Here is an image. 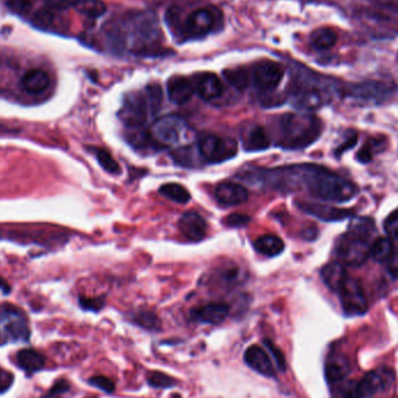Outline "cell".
<instances>
[{"label":"cell","mask_w":398,"mask_h":398,"mask_svg":"<svg viewBox=\"0 0 398 398\" xmlns=\"http://www.w3.org/2000/svg\"><path fill=\"white\" fill-rule=\"evenodd\" d=\"M285 192L305 190L322 201L344 203L358 194V187L337 172L316 165H297L283 167Z\"/></svg>","instance_id":"1"},{"label":"cell","mask_w":398,"mask_h":398,"mask_svg":"<svg viewBox=\"0 0 398 398\" xmlns=\"http://www.w3.org/2000/svg\"><path fill=\"white\" fill-rule=\"evenodd\" d=\"M106 35L115 49H124L131 42L132 51L141 55L154 54L153 48L158 47L162 39L158 19L151 13H139L115 22L108 27Z\"/></svg>","instance_id":"2"},{"label":"cell","mask_w":398,"mask_h":398,"mask_svg":"<svg viewBox=\"0 0 398 398\" xmlns=\"http://www.w3.org/2000/svg\"><path fill=\"white\" fill-rule=\"evenodd\" d=\"M323 128V122L316 115L285 113L275 122L274 140L283 149H304L320 139Z\"/></svg>","instance_id":"3"},{"label":"cell","mask_w":398,"mask_h":398,"mask_svg":"<svg viewBox=\"0 0 398 398\" xmlns=\"http://www.w3.org/2000/svg\"><path fill=\"white\" fill-rule=\"evenodd\" d=\"M375 232L374 222L370 218H358L351 222L348 233L338 241V258L341 265L359 267L370 256V235Z\"/></svg>","instance_id":"4"},{"label":"cell","mask_w":398,"mask_h":398,"mask_svg":"<svg viewBox=\"0 0 398 398\" xmlns=\"http://www.w3.org/2000/svg\"><path fill=\"white\" fill-rule=\"evenodd\" d=\"M163 101V92L158 84H151L144 90L128 94L125 98L119 118L131 128L146 125L151 115L158 113Z\"/></svg>","instance_id":"5"},{"label":"cell","mask_w":398,"mask_h":398,"mask_svg":"<svg viewBox=\"0 0 398 398\" xmlns=\"http://www.w3.org/2000/svg\"><path fill=\"white\" fill-rule=\"evenodd\" d=\"M331 99L330 85L325 79L305 69H299L291 86V101L295 108L313 111Z\"/></svg>","instance_id":"6"},{"label":"cell","mask_w":398,"mask_h":398,"mask_svg":"<svg viewBox=\"0 0 398 398\" xmlns=\"http://www.w3.org/2000/svg\"><path fill=\"white\" fill-rule=\"evenodd\" d=\"M223 20V13L215 6L198 8L184 20L182 34L188 39L203 38L222 27Z\"/></svg>","instance_id":"7"},{"label":"cell","mask_w":398,"mask_h":398,"mask_svg":"<svg viewBox=\"0 0 398 398\" xmlns=\"http://www.w3.org/2000/svg\"><path fill=\"white\" fill-rule=\"evenodd\" d=\"M188 125L183 118L179 115H165L153 122L148 134L151 142L160 147H172L180 144L185 132Z\"/></svg>","instance_id":"8"},{"label":"cell","mask_w":398,"mask_h":398,"mask_svg":"<svg viewBox=\"0 0 398 398\" xmlns=\"http://www.w3.org/2000/svg\"><path fill=\"white\" fill-rule=\"evenodd\" d=\"M198 153L201 160L208 163H223L238 154L237 141L210 134L201 138L198 144Z\"/></svg>","instance_id":"9"},{"label":"cell","mask_w":398,"mask_h":398,"mask_svg":"<svg viewBox=\"0 0 398 398\" xmlns=\"http://www.w3.org/2000/svg\"><path fill=\"white\" fill-rule=\"evenodd\" d=\"M0 338L4 341H26L29 338L26 317L11 305H0Z\"/></svg>","instance_id":"10"},{"label":"cell","mask_w":398,"mask_h":398,"mask_svg":"<svg viewBox=\"0 0 398 398\" xmlns=\"http://www.w3.org/2000/svg\"><path fill=\"white\" fill-rule=\"evenodd\" d=\"M341 306L348 317L363 316L368 310L366 295L359 281L347 276L338 288Z\"/></svg>","instance_id":"11"},{"label":"cell","mask_w":398,"mask_h":398,"mask_svg":"<svg viewBox=\"0 0 398 398\" xmlns=\"http://www.w3.org/2000/svg\"><path fill=\"white\" fill-rule=\"evenodd\" d=\"M283 76V67L280 63L268 61V60L256 63L251 72L254 85L265 94L273 92L277 86L280 85Z\"/></svg>","instance_id":"12"},{"label":"cell","mask_w":398,"mask_h":398,"mask_svg":"<svg viewBox=\"0 0 398 398\" xmlns=\"http://www.w3.org/2000/svg\"><path fill=\"white\" fill-rule=\"evenodd\" d=\"M394 91V86L387 83L368 81V82L358 83L349 85L346 90V94L351 99L379 104L385 101Z\"/></svg>","instance_id":"13"},{"label":"cell","mask_w":398,"mask_h":398,"mask_svg":"<svg viewBox=\"0 0 398 398\" xmlns=\"http://www.w3.org/2000/svg\"><path fill=\"white\" fill-rule=\"evenodd\" d=\"M394 381V372L388 368L370 372L359 382H356V398H372L377 392L390 387Z\"/></svg>","instance_id":"14"},{"label":"cell","mask_w":398,"mask_h":398,"mask_svg":"<svg viewBox=\"0 0 398 398\" xmlns=\"http://www.w3.org/2000/svg\"><path fill=\"white\" fill-rule=\"evenodd\" d=\"M296 206L306 215L316 217L323 222H340L351 215V211L349 210L333 208V206L313 203V201H296Z\"/></svg>","instance_id":"15"},{"label":"cell","mask_w":398,"mask_h":398,"mask_svg":"<svg viewBox=\"0 0 398 398\" xmlns=\"http://www.w3.org/2000/svg\"><path fill=\"white\" fill-rule=\"evenodd\" d=\"M194 91L206 101H215L224 94V85L218 76L212 72H201L194 76Z\"/></svg>","instance_id":"16"},{"label":"cell","mask_w":398,"mask_h":398,"mask_svg":"<svg viewBox=\"0 0 398 398\" xmlns=\"http://www.w3.org/2000/svg\"><path fill=\"white\" fill-rule=\"evenodd\" d=\"M244 360L251 370L258 372L261 375L268 377H274L276 375V370L268 353L258 345H251L246 349Z\"/></svg>","instance_id":"17"},{"label":"cell","mask_w":398,"mask_h":398,"mask_svg":"<svg viewBox=\"0 0 398 398\" xmlns=\"http://www.w3.org/2000/svg\"><path fill=\"white\" fill-rule=\"evenodd\" d=\"M181 233L190 241H201L208 233V223L197 212H187L179 222Z\"/></svg>","instance_id":"18"},{"label":"cell","mask_w":398,"mask_h":398,"mask_svg":"<svg viewBox=\"0 0 398 398\" xmlns=\"http://www.w3.org/2000/svg\"><path fill=\"white\" fill-rule=\"evenodd\" d=\"M215 196L217 201L225 206H234L247 201L249 194L244 185L235 182H222L215 188Z\"/></svg>","instance_id":"19"},{"label":"cell","mask_w":398,"mask_h":398,"mask_svg":"<svg viewBox=\"0 0 398 398\" xmlns=\"http://www.w3.org/2000/svg\"><path fill=\"white\" fill-rule=\"evenodd\" d=\"M191 315L199 323L219 325L230 315V306L225 303H210L194 308Z\"/></svg>","instance_id":"20"},{"label":"cell","mask_w":398,"mask_h":398,"mask_svg":"<svg viewBox=\"0 0 398 398\" xmlns=\"http://www.w3.org/2000/svg\"><path fill=\"white\" fill-rule=\"evenodd\" d=\"M349 374H351V363L344 354L335 353L327 359L325 375L327 382L331 385L342 383Z\"/></svg>","instance_id":"21"},{"label":"cell","mask_w":398,"mask_h":398,"mask_svg":"<svg viewBox=\"0 0 398 398\" xmlns=\"http://www.w3.org/2000/svg\"><path fill=\"white\" fill-rule=\"evenodd\" d=\"M167 92L174 104H185L190 101L194 92V84L183 76H174L167 83Z\"/></svg>","instance_id":"22"},{"label":"cell","mask_w":398,"mask_h":398,"mask_svg":"<svg viewBox=\"0 0 398 398\" xmlns=\"http://www.w3.org/2000/svg\"><path fill=\"white\" fill-rule=\"evenodd\" d=\"M242 144L244 151L256 153V151H267L270 147L272 141L263 127L260 125H253L242 134Z\"/></svg>","instance_id":"23"},{"label":"cell","mask_w":398,"mask_h":398,"mask_svg":"<svg viewBox=\"0 0 398 398\" xmlns=\"http://www.w3.org/2000/svg\"><path fill=\"white\" fill-rule=\"evenodd\" d=\"M51 85V77L41 69H32L22 78V88L29 94H40Z\"/></svg>","instance_id":"24"},{"label":"cell","mask_w":398,"mask_h":398,"mask_svg":"<svg viewBox=\"0 0 398 398\" xmlns=\"http://www.w3.org/2000/svg\"><path fill=\"white\" fill-rule=\"evenodd\" d=\"M17 365L26 373H36L46 365L44 356L33 348H24L17 354Z\"/></svg>","instance_id":"25"},{"label":"cell","mask_w":398,"mask_h":398,"mask_svg":"<svg viewBox=\"0 0 398 398\" xmlns=\"http://www.w3.org/2000/svg\"><path fill=\"white\" fill-rule=\"evenodd\" d=\"M255 251L265 256H276L284 251V242L280 237L274 234H265L258 238L254 242Z\"/></svg>","instance_id":"26"},{"label":"cell","mask_w":398,"mask_h":398,"mask_svg":"<svg viewBox=\"0 0 398 398\" xmlns=\"http://www.w3.org/2000/svg\"><path fill=\"white\" fill-rule=\"evenodd\" d=\"M322 279L324 283L330 288L331 290L337 292L338 288L340 287L342 281L348 276L347 272L340 262H332L325 265L322 270Z\"/></svg>","instance_id":"27"},{"label":"cell","mask_w":398,"mask_h":398,"mask_svg":"<svg viewBox=\"0 0 398 398\" xmlns=\"http://www.w3.org/2000/svg\"><path fill=\"white\" fill-rule=\"evenodd\" d=\"M337 33L330 27H322L315 31L310 36V42L317 51H327L337 43Z\"/></svg>","instance_id":"28"},{"label":"cell","mask_w":398,"mask_h":398,"mask_svg":"<svg viewBox=\"0 0 398 398\" xmlns=\"http://www.w3.org/2000/svg\"><path fill=\"white\" fill-rule=\"evenodd\" d=\"M394 253V244L389 238H377L370 247V256L376 262L389 261Z\"/></svg>","instance_id":"29"},{"label":"cell","mask_w":398,"mask_h":398,"mask_svg":"<svg viewBox=\"0 0 398 398\" xmlns=\"http://www.w3.org/2000/svg\"><path fill=\"white\" fill-rule=\"evenodd\" d=\"M158 192L163 196V197L168 198L170 201L179 203V204H187L188 201H190V194L189 191L177 183H167L163 184L162 187L158 189Z\"/></svg>","instance_id":"30"},{"label":"cell","mask_w":398,"mask_h":398,"mask_svg":"<svg viewBox=\"0 0 398 398\" xmlns=\"http://www.w3.org/2000/svg\"><path fill=\"white\" fill-rule=\"evenodd\" d=\"M77 6L79 13L89 19H98L106 12V5L101 0H81Z\"/></svg>","instance_id":"31"},{"label":"cell","mask_w":398,"mask_h":398,"mask_svg":"<svg viewBox=\"0 0 398 398\" xmlns=\"http://www.w3.org/2000/svg\"><path fill=\"white\" fill-rule=\"evenodd\" d=\"M224 75L230 82L231 85H233L239 90L247 89L249 81H251V74L246 69L238 68L233 69V70H227Z\"/></svg>","instance_id":"32"},{"label":"cell","mask_w":398,"mask_h":398,"mask_svg":"<svg viewBox=\"0 0 398 398\" xmlns=\"http://www.w3.org/2000/svg\"><path fill=\"white\" fill-rule=\"evenodd\" d=\"M94 151L101 168L110 174H120V167H119L118 162L112 158V155L108 151L101 149V148H94Z\"/></svg>","instance_id":"33"},{"label":"cell","mask_w":398,"mask_h":398,"mask_svg":"<svg viewBox=\"0 0 398 398\" xmlns=\"http://www.w3.org/2000/svg\"><path fill=\"white\" fill-rule=\"evenodd\" d=\"M134 323L147 330H158L160 327V320L154 313L141 311L134 317Z\"/></svg>","instance_id":"34"},{"label":"cell","mask_w":398,"mask_h":398,"mask_svg":"<svg viewBox=\"0 0 398 398\" xmlns=\"http://www.w3.org/2000/svg\"><path fill=\"white\" fill-rule=\"evenodd\" d=\"M147 382L151 387L160 388V389L174 387L176 384L175 379H172L167 374L160 373V372H151L148 374Z\"/></svg>","instance_id":"35"},{"label":"cell","mask_w":398,"mask_h":398,"mask_svg":"<svg viewBox=\"0 0 398 398\" xmlns=\"http://www.w3.org/2000/svg\"><path fill=\"white\" fill-rule=\"evenodd\" d=\"M265 347L270 349L272 356H273L274 361L276 363L277 368L280 372H285L287 370V360L284 356L283 351H281L280 348L277 347L276 345L274 344L273 341L270 339H265L263 341Z\"/></svg>","instance_id":"36"},{"label":"cell","mask_w":398,"mask_h":398,"mask_svg":"<svg viewBox=\"0 0 398 398\" xmlns=\"http://www.w3.org/2000/svg\"><path fill=\"white\" fill-rule=\"evenodd\" d=\"M251 222V217L244 213H233V215H227L226 218L224 219V225L229 227H244L249 224Z\"/></svg>","instance_id":"37"},{"label":"cell","mask_w":398,"mask_h":398,"mask_svg":"<svg viewBox=\"0 0 398 398\" xmlns=\"http://www.w3.org/2000/svg\"><path fill=\"white\" fill-rule=\"evenodd\" d=\"M6 6L15 15H25L31 10V0H6Z\"/></svg>","instance_id":"38"},{"label":"cell","mask_w":398,"mask_h":398,"mask_svg":"<svg viewBox=\"0 0 398 398\" xmlns=\"http://www.w3.org/2000/svg\"><path fill=\"white\" fill-rule=\"evenodd\" d=\"M89 383L94 387L101 389V391L104 392H108V394H112L115 391V385L113 383V381L110 380L108 377L106 376H94L91 377L89 380Z\"/></svg>","instance_id":"39"},{"label":"cell","mask_w":398,"mask_h":398,"mask_svg":"<svg viewBox=\"0 0 398 398\" xmlns=\"http://www.w3.org/2000/svg\"><path fill=\"white\" fill-rule=\"evenodd\" d=\"M382 142H381V139L379 140H375V139H370V142H367L366 147L361 149L359 151V155H358V158L360 161L366 163V162L370 161V158H373V154H375V147L377 146H381Z\"/></svg>","instance_id":"40"},{"label":"cell","mask_w":398,"mask_h":398,"mask_svg":"<svg viewBox=\"0 0 398 398\" xmlns=\"http://www.w3.org/2000/svg\"><path fill=\"white\" fill-rule=\"evenodd\" d=\"M175 161L181 165H185V167H191L192 162H194V154H192V149L191 148H182L179 151H175L174 154Z\"/></svg>","instance_id":"41"},{"label":"cell","mask_w":398,"mask_h":398,"mask_svg":"<svg viewBox=\"0 0 398 398\" xmlns=\"http://www.w3.org/2000/svg\"><path fill=\"white\" fill-rule=\"evenodd\" d=\"M384 230L388 235L394 240H398V211L395 212L384 223Z\"/></svg>","instance_id":"42"},{"label":"cell","mask_w":398,"mask_h":398,"mask_svg":"<svg viewBox=\"0 0 398 398\" xmlns=\"http://www.w3.org/2000/svg\"><path fill=\"white\" fill-rule=\"evenodd\" d=\"M81 0H44V4L51 10H67L77 6Z\"/></svg>","instance_id":"43"},{"label":"cell","mask_w":398,"mask_h":398,"mask_svg":"<svg viewBox=\"0 0 398 398\" xmlns=\"http://www.w3.org/2000/svg\"><path fill=\"white\" fill-rule=\"evenodd\" d=\"M79 303L83 308L90 310V311H99L104 306V301L101 298L81 297Z\"/></svg>","instance_id":"44"},{"label":"cell","mask_w":398,"mask_h":398,"mask_svg":"<svg viewBox=\"0 0 398 398\" xmlns=\"http://www.w3.org/2000/svg\"><path fill=\"white\" fill-rule=\"evenodd\" d=\"M69 388H70V385H69L67 381H60V382L55 384L54 387L51 388V390L48 391L47 395H44L41 398H60L61 395L69 390Z\"/></svg>","instance_id":"45"},{"label":"cell","mask_w":398,"mask_h":398,"mask_svg":"<svg viewBox=\"0 0 398 398\" xmlns=\"http://www.w3.org/2000/svg\"><path fill=\"white\" fill-rule=\"evenodd\" d=\"M13 383V375L0 370V392H4Z\"/></svg>","instance_id":"46"},{"label":"cell","mask_w":398,"mask_h":398,"mask_svg":"<svg viewBox=\"0 0 398 398\" xmlns=\"http://www.w3.org/2000/svg\"><path fill=\"white\" fill-rule=\"evenodd\" d=\"M387 270L391 277L398 279V253H394V255L389 258Z\"/></svg>","instance_id":"47"},{"label":"cell","mask_w":398,"mask_h":398,"mask_svg":"<svg viewBox=\"0 0 398 398\" xmlns=\"http://www.w3.org/2000/svg\"><path fill=\"white\" fill-rule=\"evenodd\" d=\"M317 234H318V231H317L315 227H308V229L304 231L303 237H304V239H306V240H315L317 238Z\"/></svg>","instance_id":"48"}]
</instances>
